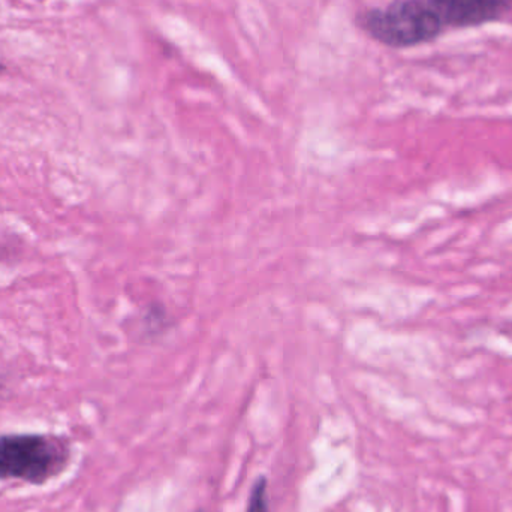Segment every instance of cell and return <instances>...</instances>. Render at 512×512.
Segmentation results:
<instances>
[{
    "mask_svg": "<svg viewBox=\"0 0 512 512\" xmlns=\"http://www.w3.org/2000/svg\"><path fill=\"white\" fill-rule=\"evenodd\" d=\"M71 441L51 433L0 435V481L45 486L62 477L72 462Z\"/></svg>",
    "mask_w": 512,
    "mask_h": 512,
    "instance_id": "1",
    "label": "cell"
},
{
    "mask_svg": "<svg viewBox=\"0 0 512 512\" xmlns=\"http://www.w3.org/2000/svg\"><path fill=\"white\" fill-rule=\"evenodd\" d=\"M355 24L373 41L391 48L429 44L445 32L426 0H393L382 8L364 9L355 15Z\"/></svg>",
    "mask_w": 512,
    "mask_h": 512,
    "instance_id": "2",
    "label": "cell"
},
{
    "mask_svg": "<svg viewBox=\"0 0 512 512\" xmlns=\"http://www.w3.org/2000/svg\"><path fill=\"white\" fill-rule=\"evenodd\" d=\"M447 29H469L501 21L512 0H426Z\"/></svg>",
    "mask_w": 512,
    "mask_h": 512,
    "instance_id": "3",
    "label": "cell"
},
{
    "mask_svg": "<svg viewBox=\"0 0 512 512\" xmlns=\"http://www.w3.org/2000/svg\"><path fill=\"white\" fill-rule=\"evenodd\" d=\"M245 512H270L268 478L265 475H259L252 484Z\"/></svg>",
    "mask_w": 512,
    "mask_h": 512,
    "instance_id": "4",
    "label": "cell"
},
{
    "mask_svg": "<svg viewBox=\"0 0 512 512\" xmlns=\"http://www.w3.org/2000/svg\"><path fill=\"white\" fill-rule=\"evenodd\" d=\"M3 71H5V66L0 65V74H2Z\"/></svg>",
    "mask_w": 512,
    "mask_h": 512,
    "instance_id": "5",
    "label": "cell"
},
{
    "mask_svg": "<svg viewBox=\"0 0 512 512\" xmlns=\"http://www.w3.org/2000/svg\"><path fill=\"white\" fill-rule=\"evenodd\" d=\"M195 512H212V511H207V510H198V511H195Z\"/></svg>",
    "mask_w": 512,
    "mask_h": 512,
    "instance_id": "6",
    "label": "cell"
}]
</instances>
